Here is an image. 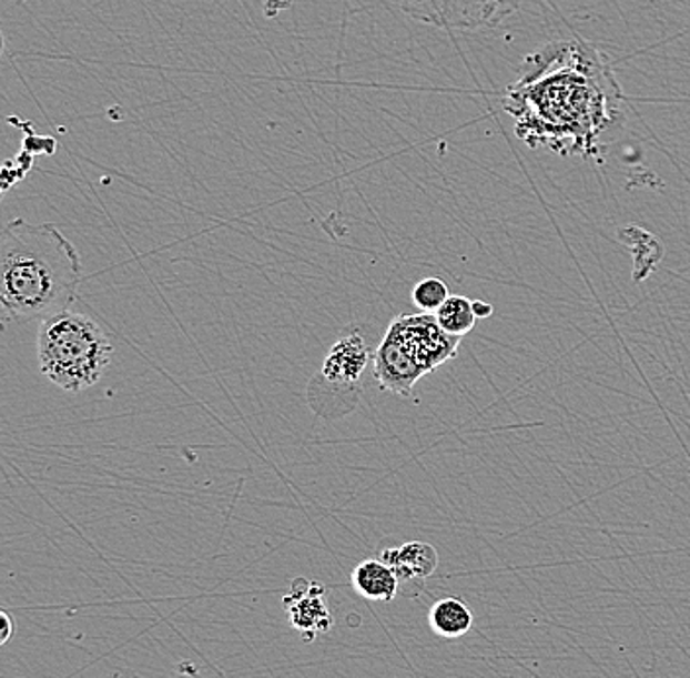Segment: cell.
<instances>
[{"label": "cell", "mask_w": 690, "mask_h": 678, "mask_svg": "<svg viewBox=\"0 0 690 678\" xmlns=\"http://www.w3.org/2000/svg\"><path fill=\"white\" fill-rule=\"evenodd\" d=\"M14 634V620L10 618L9 611H0V644H9L10 637Z\"/></svg>", "instance_id": "obj_13"}, {"label": "cell", "mask_w": 690, "mask_h": 678, "mask_svg": "<svg viewBox=\"0 0 690 678\" xmlns=\"http://www.w3.org/2000/svg\"><path fill=\"white\" fill-rule=\"evenodd\" d=\"M493 311H495V308H493L490 304H487V302H473V312H475V316H477V320L488 318V316H493Z\"/></svg>", "instance_id": "obj_14"}, {"label": "cell", "mask_w": 690, "mask_h": 678, "mask_svg": "<svg viewBox=\"0 0 690 678\" xmlns=\"http://www.w3.org/2000/svg\"><path fill=\"white\" fill-rule=\"evenodd\" d=\"M406 17L455 32L497 28L520 9L522 0H395Z\"/></svg>", "instance_id": "obj_5"}, {"label": "cell", "mask_w": 690, "mask_h": 678, "mask_svg": "<svg viewBox=\"0 0 690 678\" xmlns=\"http://www.w3.org/2000/svg\"><path fill=\"white\" fill-rule=\"evenodd\" d=\"M352 583L363 598L377 600V603H390L396 596L400 580L387 563L380 559H367L355 567Z\"/></svg>", "instance_id": "obj_9"}, {"label": "cell", "mask_w": 690, "mask_h": 678, "mask_svg": "<svg viewBox=\"0 0 690 678\" xmlns=\"http://www.w3.org/2000/svg\"><path fill=\"white\" fill-rule=\"evenodd\" d=\"M285 606L293 628L298 629L306 639H316L318 634L328 631L334 624L324 603V587L318 583L291 593L285 598Z\"/></svg>", "instance_id": "obj_7"}, {"label": "cell", "mask_w": 690, "mask_h": 678, "mask_svg": "<svg viewBox=\"0 0 690 678\" xmlns=\"http://www.w3.org/2000/svg\"><path fill=\"white\" fill-rule=\"evenodd\" d=\"M429 626L446 639H457L473 628V614L459 598H444L432 606Z\"/></svg>", "instance_id": "obj_10"}, {"label": "cell", "mask_w": 690, "mask_h": 678, "mask_svg": "<svg viewBox=\"0 0 690 678\" xmlns=\"http://www.w3.org/2000/svg\"><path fill=\"white\" fill-rule=\"evenodd\" d=\"M620 104L607 55L587 42H554L530 53L505 99L520 140L581 158L597 153L598 135L620 117Z\"/></svg>", "instance_id": "obj_1"}, {"label": "cell", "mask_w": 690, "mask_h": 678, "mask_svg": "<svg viewBox=\"0 0 690 678\" xmlns=\"http://www.w3.org/2000/svg\"><path fill=\"white\" fill-rule=\"evenodd\" d=\"M449 289L446 283L438 279V276H428L420 281L418 285L414 286L413 302L420 308L422 312L438 311L439 306L449 298Z\"/></svg>", "instance_id": "obj_12"}, {"label": "cell", "mask_w": 690, "mask_h": 678, "mask_svg": "<svg viewBox=\"0 0 690 678\" xmlns=\"http://www.w3.org/2000/svg\"><path fill=\"white\" fill-rule=\"evenodd\" d=\"M369 361V345L362 334L352 332L342 335L336 344L329 347L328 355L322 363L321 377L334 385H357Z\"/></svg>", "instance_id": "obj_6"}, {"label": "cell", "mask_w": 690, "mask_h": 678, "mask_svg": "<svg viewBox=\"0 0 690 678\" xmlns=\"http://www.w3.org/2000/svg\"><path fill=\"white\" fill-rule=\"evenodd\" d=\"M459 344L461 337L444 332L434 314H403L373 355V375L383 391L408 396L424 375L454 360Z\"/></svg>", "instance_id": "obj_3"}, {"label": "cell", "mask_w": 690, "mask_h": 678, "mask_svg": "<svg viewBox=\"0 0 690 678\" xmlns=\"http://www.w3.org/2000/svg\"><path fill=\"white\" fill-rule=\"evenodd\" d=\"M81 285L75 245L53 224L9 222L0 237V304L4 322L68 312Z\"/></svg>", "instance_id": "obj_2"}, {"label": "cell", "mask_w": 690, "mask_h": 678, "mask_svg": "<svg viewBox=\"0 0 690 678\" xmlns=\"http://www.w3.org/2000/svg\"><path fill=\"white\" fill-rule=\"evenodd\" d=\"M380 561L395 570L398 580H424L438 569L439 555L434 545L408 542L395 549H385Z\"/></svg>", "instance_id": "obj_8"}, {"label": "cell", "mask_w": 690, "mask_h": 678, "mask_svg": "<svg viewBox=\"0 0 690 678\" xmlns=\"http://www.w3.org/2000/svg\"><path fill=\"white\" fill-rule=\"evenodd\" d=\"M38 360L53 385L79 393L101 381L112 360V344L94 320L79 312H61L40 326Z\"/></svg>", "instance_id": "obj_4"}, {"label": "cell", "mask_w": 690, "mask_h": 678, "mask_svg": "<svg viewBox=\"0 0 690 678\" xmlns=\"http://www.w3.org/2000/svg\"><path fill=\"white\" fill-rule=\"evenodd\" d=\"M434 316L438 320L442 330L455 337L469 334L477 322V316L473 312V301L465 296H457V294H451L438 311L434 312Z\"/></svg>", "instance_id": "obj_11"}]
</instances>
